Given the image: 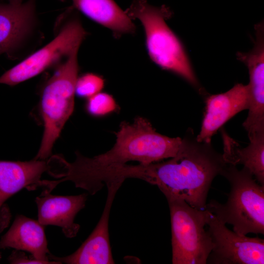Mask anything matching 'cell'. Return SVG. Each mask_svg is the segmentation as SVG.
<instances>
[{
	"mask_svg": "<svg viewBox=\"0 0 264 264\" xmlns=\"http://www.w3.org/2000/svg\"><path fill=\"white\" fill-rule=\"evenodd\" d=\"M211 143L198 141L192 132L182 139L176 155L164 161L132 165L125 164L111 172L115 180L137 178L156 185L168 199L184 200L204 210L214 178L227 165Z\"/></svg>",
	"mask_w": 264,
	"mask_h": 264,
	"instance_id": "6da1fadb",
	"label": "cell"
},
{
	"mask_svg": "<svg viewBox=\"0 0 264 264\" xmlns=\"http://www.w3.org/2000/svg\"><path fill=\"white\" fill-rule=\"evenodd\" d=\"M116 142L109 151L92 158L76 153L69 163L61 157L58 164L59 180H51L53 188L66 181L76 187L88 190L95 178L104 171L131 161L148 164L174 157L182 139L171 138L157 132L147 119L138 117L132 123L123 121L115 132Z\"/></svg>",
	"mask_w": 264,
	"mask_h": 264,
	"instance_id": "7a4b0ae2",
	"label": "cell"
},
{
	"mask_svg": "<svg viewBox=\"0 0 264 264\" xmlns=\"http://www.w3.org/2000/svg\"><path fill=\"white\" fill-rule=\"evenodd\" d=\"M220 175L230 186L227 201L222 204L211 200L205 209L224 224L232 225L238 234H264V185L244 167L238 170L235 165L227 164Z\"/></svg>",
	"mask_w": 264,
	"mask_h": 264,
	"instance_id": "3957f363",
	"label": "cell"
},
{
	"mask_svg": "<svg viewBox=\"0 0 264 264\" xmlns=\"http://www.w3.org/2000/svg\"><path fill=\"white\" fill-rule=\"evenodd\" d=\"M125 12L131 19H138L143 26L147 50L153 61L198 86L185 49L166 22L169 10L165 6L151 5L146 0H134Z\"/></svg>",
	"mask_w": 264,
	"mask_h": 264,
	"instance_id": "277c9868",
	"label": "cell"
},
{
	"mask_svg": "<svg viewBox=\"0 0 264 264\" xmlns=\"http://www.w3.org/2000/svg\"><path fill=\"white\" fill-rule=\"evenodd\" d=\"M78 50H74L58 66L43 89L40 111L44 131L40 149L34 159L45 160L50 155L55 141L73 113L79 69Z\"/></svg>",
	"mask_w": 264,
	"mask_h": 264,
	"instance_id": "5b68a950",
	"label": "cell"
},
{
	"mask_svg": "<svg viewBox=\"0 0 264 264\" xmlns=\"http://www.w3.org/2000/svg\"><path fill=\"white\" fill-rule=\"evenodd\" d=\"M167 201L171 216L172 264H207L213 245L204 228L205 210L194 208L181 199Z\"/></svg>",
	"mask_w": 264,
	"mask_h": 264,
	"instance_id": "8992f818",
	"label": "cell"
},
{
	"mask_svg": "<svg viewBox=\"0 0 264 264\" xmlns=\"http://www.w3.org/2000/svg\"><path fill=\"white\" fill-rule=\"evenodd\" d=\"M86 35L78 19L70 20L48 44L1 75L0 84L14 86L38 75L79 49Z\"/></svg>",
	"mask_w": 264,
	"mask_h": 264,
	"instance_id": "52a82bcc",
	"label": "cell"
},
{
	"mask_svg": "<svg viewBox=\"0 0 264 264\" xmlns=\"http://www.w3.org/2000/svg\"><path fill=\"white\" fill-rule=\"evenodd\" d=\"M206 211V224L213 247L207 263L264 264V240L248 237L229 230L215 215Z\"/></svg>",
	"mask_w": 264,
	"mask_h": 264,
	"instance_id": "ba28073f",
	"label": "cell"
},
{
	"mask_svg": "<svg viewBox=\"0 0 264 264\" xmlns=\"http://www.w3.org/2000/svg\"><path fill=\"white\" fill-rule=\"evenodd\" d=\"M263 22L255 26L254 48L247 53H238L237 57L248 68L249 83L248 113L242 126L248 134L264 131V30Z\"/></svg>",
	"mask_w": 264,
	"mask_h": 264,
	"instance_id": "9c48e42d",
	"label": "cell"
},
{
	"mask_svg": "<svg viewBox=\"0 0 264 264\" xmlns=\"http://www.w3.org/2000/svg\"><path fill=\"white\" fill-rule=\"evenodd\" d=\"M122 183L114 181L106 185L108 195L103 213L96 226L81 246L73 254L65 257H57L49 254V260L60 264H114L110 242L109 221L113 201Z\"/></svg>",
	"mask_w": 264,
	"mask_h": 264,
	"instance_id": "30bf717a",
	"label": "cell"
},
{
	"mask_svg": "<svg viewBox=\"0 0 264 264\" xmlns=\"http://www.w3.org/2000/svg\"><path fill=\"white\" fill-rule=\"evenodd\" d=\"M49 160L28 161L0 160V233L8 225L10 213L5 201L23 188L39 187L42 174L50 168Z\"/></svg>",
	"mask_w": 264,
	"mask_h": 264,
	"instance_id": "8fae6325",
	"label": "cell"
},
{
	"mask_svg": "<svg viewBox=\"0 0 264 264\" xmlns=\"http://www.w3.org/2000/svg\"><path fill=\"white\" fill-rule=\"evenodd\" d=\"M205 102L201 130L196 139L211 143L213 135L224 123L240 111L248 109V85L237 84L225 92L208 96Z\"/></svg>",
	"mask_w": 264,
	"mask_h": 264,
	"instance_id": "7c38bea8",
	"label": "cell"
},
{
	"mask_svg": "<svg viewBox=\"0 0 264 264\" xmlns=\"http://www.w3.org/2000/svg\"><path fill=\"white\" fill-rule=\"evenodd\" d=\"M87 194L76 196H55L42 192L36 198L38 221L44 226L53 225L62 228L68 238L76 236L80 225L74 222L77 213L84 208Z\"/></svg>",
	"mask_w": 264,
	"mask_h": 264,
	"instance_id": "4fadbf2b",
	"label": "cell"
},
{
	"mask_svg": "<svg viewBox=\"0 0 264 264\" xmlns=\"http://www.w3.org/2000/svg\"><path fill=\"white\" fill-rule=\"evenodd\" d=\"M36 1L19 4L0 1V55L11 56L31 33L36 19Z\"/></svg>",
	"mask_w": 264,
	"mask_h": 264,
	"instance_id": "5bb4252c",
	"label": "cell"
},
{
	"mask_svg": "<svg viewBox=\"0 0 264 264\" xmlns=\"http://www.w3.org/2000/svg\"><path fill=\"white\" fill-rule=\"evenodd\" d=\"M44 226L38 220L23 215L17 216L9 230L0 241V248H13L29 252L43 264H60L50 261Z\"/></svg>",
	"mask_w": 264,
	"mask_h": 264,
	"instance_id": "9a60e30c",
	"label": "cell"
},
{
	"mask_svg": "<svg viewBox=\"0 0 264 264\" xmlns=\"http://www.w3.org/2000/svg\"><path fill=\"white\" fill-rule=\"evenodd\" d=\"M223 143V158L227 164H242L255 177L257 181L264 185V134L249 140L250 143L242 148L223 129H221Z\"/></svg>",
	"mask_w": 264,
	"mask_h": 264,
	"instance_id": "2e32d148",
	"label": "cell"
},
{
	"mask_svg": "<svg viewBox=\"0 0 264 264\" xmlns=\"http://www.w3.org/2000/svg\"><path fill=\"white\" fill-rule=\"evenodd\" d=\"M64 1L66 0H59ZM80 10L98 23L119 33H132L135 27L132 19L113 0H70Z\"/></svg>",
	"mask_w": 264,
	"mask_h": 264,
	"instance_id": "e0dca14e",
	"label": "cell"
},
{
	"mask_svg": "<svg viewBox=\"0 0 264 264\" xmlns=\"http://www.w3.org/2000/svg\"><path fill=\"white\" fill-rule=\"evenodd\" d=\"M85 110L92 116L102 117L115 112L118 105L111 95L100 92L87 99Z\"/></svg>",
	"mask_w": 264,
	"mask_h": 264,
	"instance_id": "ac0fdd59",
	"label": "cell"
},
{
	"mask_svg": "<svg viewBox=\"0 0 264 264\" xmlns=\"http://www.w3.org/2000/svg\"><path fill=\"white\" fill-rule=\"evenodd\" d=\"M104 85V80L101 76L92 73H86L77 79L75 94L88 99L101 92Z\"/></svg>",
	"mask_w": 264,
	"mask_h": 264,
	"instance_id": "d6986e66",
	"label": "cell"
},
{
	"mask_svg": "<svg viewBox=\"0 0 264 264\" xmlns=\"http://www.w3.org/2000/svg\"><path fill=\"white\" fill-rule=\"evenodd\" d=\"M9 261L12 264H43L33 257L29 258L23 253L17 251L12 253L9 257Z\"/></svg>",
	"mask_w": 264,
	"mask_h": 264,
	"instance_id": "ffe728a7",
	"label": "cell"
},
{
	"mask_svg": "<svg viewBox=\"0 0 264 264\" xmlns=\"http://www.w3.org/2000/svg\"><path fill=\"white\" fill-rule=\"evenodd\" d=\"M5 0L7 2L14 4H19L23 2V0Z\"/></svg>",
	"mask_w": 264,
	"mask_h": 264,
	"instance_id": "44dd1931",
	"label": "cell"
},
{
	"mask_svg": "<svg viewBox=\"0 0 264 264\" xmlns=\"http://www.w3.org/2000/svg\"></svg>",
	"mask_w": 264,
	"mask_h": 264,
	"instance_id": "7402d4cb",
	"label": "cell"
}]
</instances>
